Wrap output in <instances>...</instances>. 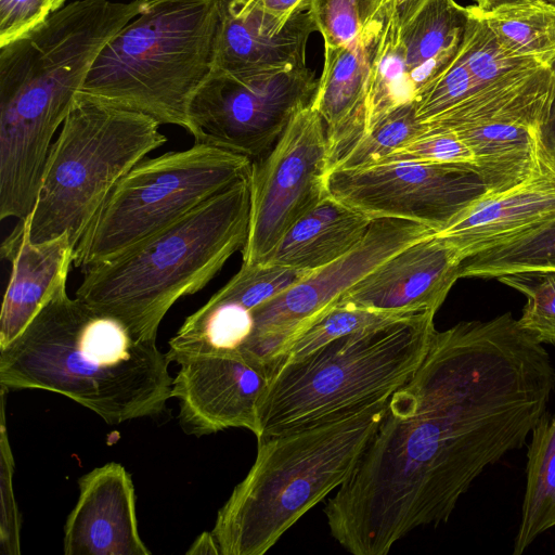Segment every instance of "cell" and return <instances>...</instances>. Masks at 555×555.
I'll return each mask as SVG.
<instances>
[{
	"label": "cell",
	"mask_w": 555,
	"mask_h": 555,
	"mask_svg": "<svg viewBox=\"0 0 555 555\" xmlns=\"http://www.w3.org/2000/svg\"><path fill=\"white\" fill-rule=\"evenodd\" d=\"M555 390L548 352L511 312L435 332L350 477L324 506L353 555H386L448 521L473 481L521 449Z\"/></svg>",
	"instance_id": "1"
},
{
	"label": "cell",
	"mask_w": 555,
	"mask_h": 555,
	"mask_svg": "<svg viewBox=\"0 0 555 555\" xmlns=\"http://www.w3.org/2000/svg\"><path fill=\"white\" fill-rule=\"evenodd\" d=\"M170 361L116 319L63 287L0 348V387L42 389L91 410L108 425L155 417L171 398Z\"/></svg>",
	"instance_id": "2"
},
{
	"label": "cell",
	"mask_w": 555,
	"mask_h": 555,
	"mask_svg": "<svg viewBox=\"0 0 555 555\" xmlns=\"http://www.w3.org/2000/svg\"><path fill=\"white\" fill-rule=\"evenodd\" d=\"M249 210L247 176L138 246L82 270L75 297L119 321L135 340L156 343L169 309L242 251Z\"/></svg>",
	"instance_id": "3"
},
{
	"label": "cell",
	"mask_w": 555,
	"mask_h": 555,
	"mask_svg": "<svg viewBox=\"0 0 555 555\" xmlns=\"http://www.w3.org/2000/svg\"><path fill=\"white\" fill-rule=\"evenodd\" d=\"M388 399L257 439L254 464L218 511L211 530L220 555H263L344 485L378 428Z\"/></svg>",
	"instance_id": "4"
},
{
	"label": "cell",
	"mask_w": 555,
	"mask_h": 555,
	"mask_svg": "<svg viewBox=\"0 0 555 555\" xmlns=\"http://www.w3.org/2000/svg\"><path fill=\"white\" fill-rule=\"evenodd\" d=\"M434 312L409 313L340 336L272 373L258 406L266 438L388 399L423 362Z\"/></svg>",
	"instance_id": "5"
},
{
	"label": "cell",
	"mask_w": 555,
	"mask_h": 555,
	"mask_svg": "<svg viewBox=\"0 0 555 555\" xmlns=\"http://www.w3.org/2000/svg\"><path fill=\"white\" fill-rule=\"evenodd\" d=\"M219 0H149L95 57L80 92L190 131L191 103L216 68Z\"/></svg>",
	"instance_id": "6"
},
{
	"label": "cell",
	"mask_w": 555,
	"mask_h": 555,
	"mask_svg": "<svg viewBox=\"0 0 555 555\" xmlns=\"http://www.w3.org/2000/svg\"><path fill=\"white\" fill-rule=\"evenodd\" d=\"M151 116L78 92L43 169L31 214L34 243L69 235L76 248L116 183L165 144Z\"/></svg>",
	"instance_id": "7"
},
{
	"label": "cell",
	"mask_w": 555,
	"mask_h": 555,
	"mask_svg": "<svg viewBox=\"0 0 555 555\" xmlns=\"http://www.w3.org/2000/svg\"><path fill=\"white\" fill-rule=\"evenodd\" d=\"M251 160L195 142L144 158L114 186L74 253V267L106 261L171 227L238 179Z\"/></svg>",
	"instance_id": "8"
},
{
	"label": "cell",
	"mask_w": 555,
	"mask_h": 555,
	"mask_svg": "<svg viewBox=\"0 0 555 555\" xmlns=\"http://www.w3.org/2000/svg\"><path fill=\"white\" fill-rule=\"evenodd\" d=\"M318 80L307 66L262 74L214 70L191 103L189 133L195 142L257 160L311 104Z\"/></svg>",
	"instance_id": "9"
},
{
	"label": "cell",
	"mask_w": 555,
	"mask_h": 555,
	"mask_svg": "<svg viewBox=\"0 0 555 555\" xmlns=\"http://www.w3.org/2000/svg\"><path fill=\"white\" fill-rule=\"evenodd\" d=\"M331 150L322 117L311 104L289 121L276 143L254 160L243 262H264L291 227L325 195Z\"/></svg>",
	"instance_id": "10"
},
{
	"label": "cell",
	"mask_w": 555,
	"mask_h": 555,
	"mask_svg": "<svg viewBox=\"0 0 555 555\" xmlns=\"http://www.w3.org/2000/svg\"><path fill=\"white\" fill-rule=\"evenodd\" d=\"M434 232L414 221L373 219L366 235L352 250L309 272L285 292L251 310L253 333L241 352L272 374L280 350L301 327L337 302L384 260Z\"/></svg>",
	"instance_id": "11"
},
{
	"label": "cell",
	"mask_w": 555,
	"mask_h": 555,
	"mask_svg": "<svg viewBox=\"0 0 555 555\" xmlns=\"http://www.w3.org/2000/svg\"><path fill=\"white\" fill-rule=\"evenodd\" d=\"M327 192L372 219H403L437 232L487 189L468 168L392 160L331 170Z\"/></svg>",
	"instance_id": "12"
},
{
	"label": "cell",
	"mask_w": 555,
	"mask_h": 555,
	"mask_svg": "<svg viewBox=\"0 0 555 555\" xmlns=\"http://www.w3.org/2000/svg\"><path fill=\"white\" fill-rule=\"evenodd\" d=\"M171 397L179 402V422L201 437L228 428L260 434L258 406L271 372L242 352L190 358L180 364Z\"/></svg>",
	"instance_id": "13"
},
{
	"label": "cell",
	"mask_w": 555,
	"mask_h": 555,
	"mask_svg": "<svg viewBox=\"0 0 555 555\" xmlns=\"http://www.w3.org/2000/svg\"><path fill=\"white\" fill-rule=\"evenodd\" d=\"M554 221L555 142L543 140L540 163L530 177L502 192H486L434 234L464 260Z\"/></svg>",
	"instance_id": "14"
},
{
	"label": "cell",
	"mask_w": 555,
	"mask_h": 555,
	"mask_svg": "<svg viewBox=\"0 0 555 555\" xmlns=\"http://www.w3.org/2000/svg\"><path fill=\"white\" fill-rule=\"evenodd\" d=\"M462 261L433 233L384 260L337 301L378 312L436 313L461 278Z\"/></svg>",
	"instance_id": "15"
},
{
	"label": "cell",
	"mask_w": 555,
	"mask_h": 555,
	"mask_svg": "<svg viewBox=\"0 0 555 555\" xmlns=\"http://www.w3.org/2000/svg\"><path fill=\"white\" fill-rule=\"evenodd\" d=\"M79 495L64 526L65 555H150L142 541L130 474L116 462L78 479Z\"/></svg>",
	"instance_id": "16"
},
{
	"label": "cell",
	"mask_w": 555,
	"mask_h": 555,
	"mask_svg": "<svg viewBox=\"0 0 555 555\" xmlns=\"http://www.w3.org/2000/svg\"><path fill=\"white\" fill-rule=\"evenodd\" d=\"M221 24L215 70L262 74L306 67L308 39L317 25L309 13L282 26L254 0H219Z\"/></svg>",
	"instance_id": "17"
},
{
	"label": "cell",
	"mask_w": 555,
	"mask_h": 555,
	"mask_svg": "<svg viewBox=\"0 0 555 555\" xmlns=\"http://www.w3.org/2000/svg\"><path fill=\"white\" fill-rule=\"evenodd\" d=\"M74 253L67 233L34 243L26 222L17 220L1 244V256L10 261L12 269L0 312V348L20 336L38 312L66 287Z\"/></svg>",
	"instance_id": "18"
},
{
	"label": "cell",
	"mask_w": 555,
	"mask_h": 555,
	"mask_svg": "<svg viewBox=\"0 0 555 555\" xmlns=\"http://www.w3.org/2000/svg\"><path fill=\"white\" fill-rule=\"evenodd\" d=\"M392 1L360 37L343 47H324V63L311 106L322 117L331 154L363 129L369 78Z\"/></svg>",
	"instance_id": "19"
},
{
	"label": "cell",
	"mask_w": 555,
	"mask_h": 555,
	"mask_svg": "<svg viewBox=\"0 0 555 555\" xmlns=\"http://www.w3.org/2000/svg\"><path fill=\"white\" fill-rule=\"evenodd\" d=\"M372 220L327 193L291 227L264 262L304 271L320 269L352 250Z\"/></svg>",
	"instance_id": "20"
},
{
	"label": "cell",
	"mask_w": 555,
	"mask_h": 555,
	"mask_svg": "<svg viewBox=\"0 0 555 555\" xmlns=\"http://www.w3.org/2000/svg\"><path fill=\"white\" fill-rule=\"evenodd\" d=\"M468 21L467 7L454 0H426L400 27L414 99L456 57Z\"/></svg>",
	"instance_id": "21"
},
{
	"label": "cell",
	"mask_w": 555,
	"mask_h": 555,
	"mask_svg": "<svg viewBox=\"0 0 555 555\" xmlns=\"http://www.w3.org/2000/svg\"><path fill=\"white\" fill-rule=\"evenodd\" d=\"M453 132L473 152L487 193L502 192L522 182L540 163L541 129L493 122Z\"/></svg>",
	"instance_id": "22"
},
{
	"label": "cell",
	"mask_w": 555,
	"mask_h": 555,
	"mask_svg": "<svg viewBox=\"0 0 555 555\" xmlns=\"http://www.w3.org/2000/svg\"><path fill=\"white\" fill-rule=\"evenodd\" d=\"M552 527H555V414L546 411L531 430L526 489L513 554L521 555Z\"/></svg>",
	"instance_id": "23"
},
{
	"label": "cell",
	"mask_w": 555,
	"mask_h": 555,
	"mask_svg": "<svg viewBox=\"0 0 555 555\" xmlns=\"http://www.w3.org/2000/svg\"><path fill=\"white\" fill-rule=\"evenodd\" d=\"M476 12L507 54L545 63L555 57V5L542 0Z\"/></svg>",
	"instance_id": "24"
},
{
	"label": "cell",
	"mask_w": 555,
	"mask_h": 555,
	"mask_svg": "<svg viewBox=\"0 0 555 555\" xmlns=\"http://www.w3.org/2000/svg\"><path fill=\"white\" fill-rule=\"evenodd\" d=\"M425 131L414 101L388 111L364 131L331 154V170L356 169L382 162L398 147ZM330 170V171H331Z\"/></svg>",
	"instance_id": "25"
},
{
	"label": "cell",
	"mask_w": 555,
	"mask_h": 555,
	"mask_svg": "<svg viewBox=\"0 0 555 555\" xmlns=\"http://www.w3.org/2000/svg\"><path fill=\"white\" fill-rule=\"evenodd\" d=\"M533 270H555V221L464 259L461 278L492 279Z\"/></svg>",
	"instance_id": "26"
},
{
	"label": "cell",
	"mask_w": 555,
	"mask_h": 555,
	"mask_svg": "<svg viewBox=\"0 0 555 555\" xmlns=\"http://www.w3.org/2000/svg\"><path fill=\"white\" fill-rule=\"evenodd\" d=\"M410 101L414 95L392 8L370 73L362 131L388 111Z\"/></svg>",
	"instance_id": "27"
},
{
	"label": "cell",
	"mask_w": 555,
	"mask_h": 555,
	"mask_svg": "<svg viewBox=\"0 0 555 555\" xmlns=\"http://www.w3.org/2000/svg\"><path fill=\"white\" fill-rule=\"evenodd\" d=\"M400 315L404 314L371 311L337 301L301 327L283 346L273 372L281 364L298 360L340 336Z\"/></svg>",
	"instance_id": "28"
},
{
	"label": "cell",
	"mask_w": 555,
	"mask_h": 555,
	"mask_svg": "<svg viewBox=\"0 0 555 555\" xmlns=\"http://www.w3.org/2000/svg\"><path fill=\"white\" fill-rule=\"evenodd\" d=\"M499 282L526 297L520 327L540 344H555V270L504 274Z\"/></svg>",
	"instance_id": "29"
},
{
	"label": "cell",
	"mask_w": 555,
	"mask_h": 555,
	"mask_svg": "<svg viewBox=\"0 0 555 555\" xmlns=\"http://www.w3.org/2000/svg\"><path fill=\"white\" fill-rule=\"evenodd\" d=\"M392 0H310L324 47L349 44L364 33Z\"/></svg>",
	"instance_id": "30"
},
{
	"label": "cell",
	"mask_w": 555,
	"mask_h": 555,
	"mask_svg": "<svg viewBox=\"0 0 555 555\" xmlns=\"http://www.w3.org/2000/svg\"><path fill=\"white\" fill-rule=\"evenodd\" d=\"M309 272L270 262L242 263L238 272L217 294L253 310L285 292Z\"/></svg>",
	"instance_id": "31"
},
{
	"label": "cell",
	"mask_w": 555,
	"mask_h": 555,
	"mask_svg": "<svg viewBox=\"0 0 555 555\" xmlns=\"http://www.w3.org/2000/svg\"><path fill=\"white\" fill-rule=\"evenodd\" d=\"M392 160L457 166L479 173L473 152L453 131H424L382 162Z\"/></svg>",
	"instance_id": "32"
},
{
	"label": "cell",
	"mask_w": 555,
	"mask_h": 555,
	"mask_svg": "<svg viewBox=\"0 0 555 555\" xmlns=\"http://www.w3.org/2000/svg\"><path fill=\"white\" fill-rule=\"evenodd\" d=\"M1 387V429H0V548L2 555L20 554L21 518L13 491L14 459L9 443L5 425V393Z\"/></svg>",
	"instance_id": "33"
},
{
	"label": "cell",
	"mask_w": 555,
	"mask_h": 555,
	"mask_svg": "<svg viewBox=\"0 0 555 555\" xmlns=\"http://www.w3.org/2000/svg\"><path fill=\"white\" fill-rule=\"evenodd\" d=\"M52 0H0V46L46 20Z\"/></svg>",
	"instance_id": "34"
},
{
	"label": "cell",
	"mask_w": 555,
	"mask_h": 555,
	"mask_svg": "<svg viewBox=\"0 0 555 555\" xmlns=\"http://www.w3.org/2000/svg\"><path fill=\"white\" fill-rule=\"evenodd\" d=\"M267 14L282 26L297 13L308 11L310 0H254Z\"/></svg>",
	"instance_id": "35"
},
{
	"label": "cell",
	"mask_w": 555,
	"mask_h": 555,
	"mask_svg": "<svg viewBox=\"0 0 555 555\" xmlns=\"http://www.w3.org/2000/svg\"><path fill=\"white\" fill-rule=\"evenodd\" d=\"M188 555H220L218 543L211 531L202 532L186 551Z\"/></svg>",
	"instance_id": "36"
},
{
	"label": "cell",
	"mask_w": 555,
	"mask_h": 555,
	"mask_svg": "<svg viewBox=\"0 0 555 555\" xmlns=\"http://www.w3.org/2000/svg\"><path fill=\"white\" fill-rule=\"evenodd\" d=\"M426 0H392L393 12L400 27L404 26Z\"/></svg>",
	"instance_id": "37"
},
{
	"label": "cell",
	"mask_w": 555,
	"mask_h": 555,
	"mask_svg": "<svg viewBox=\"0 0 555 555\" xmlns=\"http://www.w3.org/2000/svg\"><path fill=\"white\" fill-rule=\"evenodd\" d=\"M555 75V57L548 62ZM542 138L545 142H555V89L546 120L542 127Z\"/></svg>",
	"instance_id": "38"
},
{
	"label": "cell",
	"mask_w": 555,
	"mask_h": 555,
	"mask_svg": "<svg viewBox=\"0 0 555 555\" xmlns=\"http://www.w3.org/2000/svg\"><path fill=\"white\" fill-rule=\"evenodd\" d=\"M542 0H477L474 5L475 9L480 13H487L494 11L502 7L515 5V4H524L530 2H537Z\"/></svg>",
	"instance_id": "39"
},
{
	"label": "cell",
	"mask_w": 555,
	"mask_h": 555,
	"mask_svg": "<svg viewBox=\"0 0 555 555\" xmlns=\"http://www.w3.org/2000/svg\"><path fill=\"white\" fill-rule=\"evenodd\" d=\"M65 0H52V12L59 10Z\"/></svg>",
	"instance_id": "40"
},
{
	"label": "cell",
	"mask_w": 555,
	"mask_h": 555,
	"mask_svg": "<svg viewBox=\"0 0 555 555\" xmlns=\"http://www.w3.org/2000/svg\"><path fill=\"white\" fill-rule=\"evenodd\" d=\"M545 1H547L548 3L555 5V0H545Z\"/></svg>",
	"instance_id": "41"
}]
</instances>
